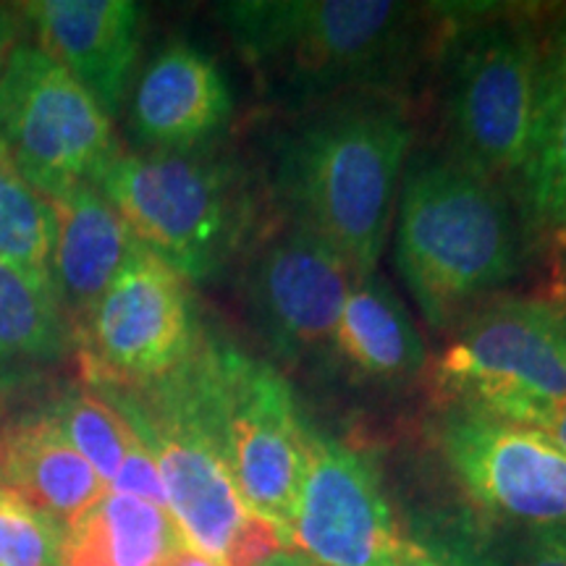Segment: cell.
I'll use <instances>...</instances> for the list:
<instances>
[{
    "instance_id": "9c48e42d",
    "label": "cell",
    "mask_w": 566,
    "mask_h": 566,
    "mask_svg": "<svg viewBox=\"0 0 566 566\" xmlns=\"http://www.w3.org/2000/svg\"><path fill=\"white\" fill-rule=\"evenodd\" d=\"M0 153L45 200L97 187L122 155L108 113L30 42L13 48L0 74Z\"/></svg>"
},
{
    "instance_id": "1f68e13d",
    "label": "cell",
    "mask_w": 566,
    "mask_h": 566,
    "mask_svg": "<svg viewBox=\"0 0 566 566\" xmlns=\"http://www.w3.org/2000/svg\"><path fill=\"white\" fill-rule=\"evenodd\" d=\"M556 292L566 296V231L556 233Z\"/></svg>"
},
{
    "instance_id": "e575fe53",
    "label": "cell",
    "mask_w": 566,
    "mask_h": 566,
    "mask_svg": "<svg viewBox=\"0 0 566 566\" xmlns=\"http://www.w3.org/2000/svg\"><path fill=\"white\" fill-rule=\"evenodd\" d=\"M0 424H3V384H0Z\"/></svg>"
},
{
    "instance_id": "cb8c5ba5",
    "label": "cell",
    "mask_w": 566,
    "mask_h": 566,
    "mask_svg": "<svg viewBox=\"0 0 566 566\" xmlns=\"http://www.w3.org/2000/svg\"><path fill=\"white\" fill-rule=\"evenodd\" d=\"M63 530L0 485V566H61Z\"/></svg>"
},
{
    "instance_id": "3957f363",
    "label": "cell",
    "mask_w": 566,
    "mask_h": 566,
    "mask_svg": "<svg viewBox=\"0 0 566 566\" xmlns=\"http://www.w3.org/2000/svg\"><path fill=\"white\" fill-rule=\"evenodd\" d=\"M218 13L268 92L300 108L384 87L430 17L394 0H239Z\"/></svg>"
},
{
    "instance_id": "7a4b0ae2",
    "label": "cell",
    "mask_w": 566,
    "mask_h": 566,
    "mask_svg": "<svg viewBox=\"0 0 566 566\" xmlns=\"http://www.w3.org/2000/svg\"><path fill=\"white\" fill-rule=\"evenodd\" d=\"M394 260L430 328H457L520 273L522 223L499 181L417 153L396 197Z\"/></svg>"
},
{
    "instance_id": "f1b7e54d",
    "label": "cell",
    "mask_w": 566,
    "mask_h": 566,
    "mask_svg": "<svg viewBox=\"0 0 566 566\" xmlns=\"http://www.w3.org/2000/svg\"><path fill=\"white\" fill-rule=\"evenodd\" d=\"M21 21H24V17H21L19 9L0 6V74H3L13 48L21 45Z\"/></svg>"
},
{
    "instance_id": "8fae6325",
    "label": "cell",
    "mask_w": 566,
    "mask_h": 566,
    "mask_svg": "<svg viewBox=\"0 0 566 566\" xmlns=\"http://www.w3.org/2000/svg\"><path fill=\"white\" fill-rule=\"evenodd\" d=\"M357 281L323 239L289 221L252 254L244 296L252 323L289 365L334 359L336 328Z\"/></svg>"
},
{
    "instance_id": "d6986e66",
    "label": "cell",
    "mask_w": 566,
    "mask_h": 566,
    "mask_svg": "<svg viewBox=\"0 0 566 566\" xmlns=\"http://www.w3.org/2000/svg\"><path fill=\"white\" fill-rule=\"evenodd\" d=\"M516 179L530 221L566 231V11L543 34L533 132Z\"/></svg>"
},
{
    "instance_id": "5bb4252c",
    "label": "cell",
    "mask_w": 566,
    "mask_h": 566,
    "mask_svg": "<svg viewBox=\"0 0 566 566\" xmlns=\"http://www.w3.org/2000/svg\"><path fill=\"white\" fill-rule=\"evenodd\" d=\"M38 48L95 97L108 118L122 111L142 45L132 0H34L19 6Z\"/></svg>"
},
{
    "instance_id": "83f0119b",
    "label": "cell",
    "mask_w": 566,
    "mask_h": 566,
    "mask_svg": "<svg viewBox=\"0 0 566 566\" xmlns=\"http://www.w3.org/2000/svg\"><path fill=\"white\" fill-rule=\"evenodd\" d=\"M61 566H113L97 506L90 514H84L76 525L66 527Z\"/></svg>"
},
{
    "instance_id": "e0dca14e",
    "label": "cell",
    "mask_w": 566,
    "mask_h": 566,
    "mask_svg": "<svg viewBox=\"0 0 566 566\" xmlns=\"http://www.w3.org/2000/svg\"><path fill=\"white\" fill-rule=\"evenodd\" d=\"M0 485L66 530L108 495V485L45 412L0 424Z\"/></svg>"
},
{
    "instance_id": "7c38bea8",
    "label": "cell",
    "mask_w": 566,
    "mask_h": 566,
    "mask_svg": "<svg viewBox=\"0 0 566 566\" xmlns=\"http://www.w3.org/2000/svg\"><path fill=\"white\" fill-rule=\"evenodd\" d=\"M438 441L483 512L512 525L566 530V451L541 430L451 407Z\"/></svg>"
},
{
    "instance_id": "484cf974",
    "label": "cell",
    "mask_w": 566,
    "mask_h": 566,
    "mask_svg": "<svg viewBox=\"0 0 566 566\" xmlns=\"http://www.w3.org/2000/svg\"><path fill=\"white\" fill-rule=\"evenodd\" d=\"M292 551L296 548L286 527L250 512L233 533L221 566H268L275 556L292 554Z\"/></svg>"
},
{
    "instance_id": "4dcf8cb0",
    "label": "cell",
    "mask_w": 566,
    "mask_h": 566,
    "mask_svg": "<svg viewBox=\"0 0 566 566\" xmlns=\"http://www.w3.org/2000/svg\"><path fill=\"white\" fill-rule=\"evenodd\" d=\"M541 430L543 436H548L551 441H554L556 446H562V449L566 451V399L562 401V405H556L554 409H551L546 420L541 422Z\"/></svg>"
},
{
    "instance_id": "30bf717a",
    "label": "cell",
    "mask_w": 566,
    "mask_h": 566,
    "mask_svg": "<svg viewBox=\"0 0 566 566\" xmlns=\"http://www.w3.org/2000/svg\"><path fill=\"white\" fill-rule=\"evenodd\" d=\"M189 281L139 247L76 334L92 388H142L187 363L202 342Z\"/></svg>"
},
{
    "instance_id": "836d02e7",
    "label": "cell",
    "mask_w": 566,
    "mask_h": 566,
    "mask_svg": "<svg viewBox=\"0 0 566 566\" xmlns=\"http://www.w3.org/2000/svg\"><path fill=\"white\" fill-rule=\"evenodd\" d=\"M268 566H307L304 564V558L296 554V551H292V554H281V556H275L271 564Z\"/></svg>"
},
{
    "instance_id": "d4e9b609",
    "label": "cell",
    "mask_w": 566,
    "mask_h": 566,
    "mask_svg": "<svg viewBox=\"0 0 566 566\" xmlns=\"http://www.w3.org/2000/svg\"><path fill=\"white\" fill-rule=\"evenodd\" d=\"M457 566H566V530L516 525L491 541H459L449 548Z\"/></svg>"
},
{
    "instance_id": "7402d4cb",
    "label": "cell",
    "mask_w": 566,
    "mask_h": 566,
    "mask_svg": "<svg viewBox=\"0 0 566 566\" xmlns=\"http://www.w3.org/2000/svg\"><path fill=\"white\" fill-rule=\"evenodd\" d=\"M55 212L0 153V260L51 279Z\"/></svg>"
},
{
    "instance_id": "5b68a950",
    "label": "cell",
    "mask_w": 566,
    "mask_h": 566,
    "mask_svg": "<svg viewBox=\"0 0 566 566\" xmlns=\"http://www.w3.org/2000/svg\"><path fill=\"white\" fill-rule=\"evenodd\" d=\"M543 34L509 11L459 13L446 40L451 158L491 181L520 176L533 132Z\"/></svg>"
},
{
    "instance_id": "f546056e",
    "label": "cell",
    "mask_w": 566,
    "mask_h": 566,
    "mask_svg": "<svg viewBox=\"0 0 566 566\" xmlns=\"http://www.w3.org/2000/svg\"><path fill=\"white\" fill-rule=\"evenodd\" d=\"M155 566H221L216 558L205 556L202 551L189 546V543H181L179 548H174L166 558H160Z\"/></svg>"
},
{
    "instance_id": "4316f807",
    "label": "cell",
    "mask_w": 566,
    "mask_h": 566,
    "mask_svg": "<svg viewBox=\"0 0 566 566\" xmlns=\"http://www.w3.org/2000/svg\"><path fill=\"white\" fill-rule=\"evenodd\" d=\"M108 493L132 495V499H142V501H147V504L168 509L166 488H163L158 464H155L150 451L142 446L139 438L132 443V449L126 451V457H124L122 467H118L116 478L111 480Z\"/></svg>"
},
{
    "instance_id": "ac0fdd59",
    "label": "cell",
    "mask_w": 566,
    "mask_h": 566,
    "mask_svg": "<svg viewBox=\"0 0 566 566\" xmlns=\"http://www.w3.org/2000/svg\"><path fill=\"white\" fill-rule=\"evenodd\" d=\"M334 359L373 384H405L422 373L420 331L399 294L378 275L352 283L336 328Z\"/></svg>"
},
{
    "instance_id": "d6a6232c",
    "label": "cell",
    "mask_w": 566,
    "mask_h": 566,
    "mask_svg": "<svg viewBox=\"0 0 566 566\" xmlns=\"http://www.w3.org/2000/svg\"><path fill=\"white\" fill-rule=\"evenodd\" d=\"M401 566H443L441 562H438V558H433L428 554V551H424L422 546H417L415 543V548H412V554H409L405 562H401Z\"/></svg>"
},
{
    "instance_id": "6da1fadb",
    "label": "cell",
    "mask_w": 566,
    "mask_h": 566,
    "mask_svg": "<svg viewBox=\"0 0 566 566\" xmlns=\"http://www.w3.org/2000/svg\"><path fill=\"white\" fill-rule=\"evenodd\" d=\"M409 150L412 124L396 101L359 92L325 103L283 134L275 155L289 221L323 239L354 279L375 275Z\"/></svg>"
},
{
    "instance_id": "ffe728a7",
    "label": "cell",
    "mask_w": 566,
    "mask_h": 566,
    "mask_svg": "<svg viewBox=\"0 0 566 566\" xmlns=\"http://www.w3.org/2000/svg\"><path fill=\"white\" fill-rule=\"evenodd\" d=\"M69 344L53 281L0 260V359H51Z\"/></svg>"
},
{
    "instance_id": "44dd1931",
    "label": "cell",
    "mask_w": 566,
    "mask_h": 566,
    "mask_svg": "<svg viewBox=\"0 0 566 566\" xmlns=\"http://www.w3.org/2000/svg\"><path fill=\"white\" fill-rule=\"evenodd\" d=\"M80 454L103 478L105 485L116 478L126 451L137 441L129 422L92 386H76L42 409Z\"/></svg>"
},
{
    "instance_id": "9a60e30c",
    "label": "cell",
    "mask_w": 566,
    "mask_h": 566,
    "mask_svg": "<svg viewBox=\"0 0 566 566\" xmlns=\"http://www.w3.org/2000/svg\"><path fill=\"white\" fill-rule=\"evenodd\" d=\"M226 74L200 48L174 42L139 74L129 126L147 153L208 150L231 122Z\"/></svg>"
},
{
    "instance_id": "277c9868",
    "label": "cell",
    "mask_w": 566,
    "mask_h": 566,
    "mask_svg": "<svg viewBox=\"0 0 566 566\" xmlns=\"http://www.w3.org/2000/svg\"><path fill=\"white\" fill-rule=\"evenodd\" d=\"M97 189L139 244L189 283L221 273L252 229V200L242 174L210 147L122 153Z\"/></svg>"
},
{
    "instance_id": "2e32d148",
    "label": "cell",
    "mask_w": 566,
    "mask_h": 566,
    "mask_svg": "<svg viewBox=\"0 0 566 566\" xmlns=\"http://www.w3.org/2000/svg\"><path fill=\"white\" fill-rule=\"evenodd\" d=\"M48 202L55 212L51 281L74 342L95 304L142 244L92 184H82Z\"/></svg>"
},
{
    "instance_id": "ba28073f",
    "label": "cell",
    "mask_w": 566,
    "mask_h": 566,
    "mask_svg": "<svg viewBox=\"0 0 566 566\" xmlns=\"http://www.w3.org/2000/svg\"><path fill=\"white\" fill-rule=\"evenodd\" d=\"M95 391L122 412L150 451L166 488L168 512L184 541L221 564L233 533L250 512L239 499L221 441L202 407L192 357L150 386Z\"/></svg>"
},
{
    "instance_id": "8992f818",
    "label": "cell",
    "mask_w": 566,
    "mask_h": 566,
    "mask_svg": "<svg viewBox=\"0 0 566 566\" xmlns=\"http://www.w3.org/2000/svg\"><path fill=\"white\" fill-rule=\"evenodd\" d=\"M449 407L541 428L566 399V296H499L472 310L433 365Z\"/></svg>"
},
{
    "instance_id": "52a82bcc",
    "label": "cell",
    "mask_w": 566,
    "mask_h": 566,
    "mask_svg": "<svg viewBox=\"0 0 566 566\" xmlns=\"http://www.w3.org/2000/svg\"><path fill=\"white\" fill-rule=\"evenodd\" d=\"M192 373L247 512L292 533L307 475L310 424L292 386L265 359L202 336Z\"/></svg>"
},
{
    "instance_id": "4fadbf2b",
    "label": "cell",
    "mask_w": 566,
    "mask_h": 566,
    "mask_svg": "<svg viewBox=\"0 0 566 566\" xmlns=\"http://www.w3.org/2000/svg\"><path fill=\"white\" fill-rule=\"evenodd\" d=\"M292 541L321 566H401L415 548L399 535L370 459L315 428Z\"/></svg>"
},
{
    "instance_id": "603a6c76",
    "label": "cell",
    "mask_w": 566,
    "mask_h": 566,
    "mask_svg": "<svg viewBox=\"0 0 566 566\" xmlns=\"http://www.w3.org/2000/svg\"><path fill=\"white\" fill-rule=\"evenodd\" d=\"M113 566H155L184 541L168 509L108 493L97 504Z\"/></svg>"
}]
</instances>
